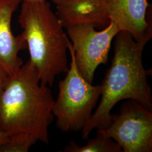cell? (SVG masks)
<instances>
[{
  "mask_svg": "<svg viewBox=\"0 0 152 152\" xmlns=\"http://www.w3.org/2000/svg\"><path fill=\"white\" fill-rule=\"evenodd\" d=\"M54 102L51 90L41 83L28 60L9 76L0 92V130L10 140L48 144Z\"/></svg>",
  "mask_w": 152,
  "mask_h": 152,
  "instance_id": "cell-1",
  "label": "cell"
},
{
  "mask_svg": "<svg viewBox=\"0 0 152 152\" xmlns=\"http://www.w3.org/2000/svg\"><path fill=\"white\" fill-rule=\"evenodd\" d=\"M146 44L137 42L126 31H120L115 35L112 64L100 85L101 101L81 131L83 139H88L94 129H105L112 109L121 100H134L152 110V91L147 80L151 73L144 68L142 58Z\"/></svg>",
  "mask_w": 152,
  "mask_h": 152,
  "instance_id": "cell-2",
  "label": "cell"
},
{
  "mask_svg": "<svg viewBox=\"0 0 152 152\" xmlns=\"http://www.w3.org/2000/svg\"><path fill=\"white\" fill-rule=\"evenodd\" d=\"M18 23L29 50V61L41 83L52 87L56 77L66 73L69 38L47 1L23 2Z\"/></svg>",
  "mask_w": 152,
  "mask_h": 152,
  "instance_id": "cell-3",
  "label": "cell"
},
{
  "mask_svg": "<svg viewBox=\"0 0 152 152\" xmlns=\"http://www.w3.org/2000/svg\"><path fill=\"white\" fill-rule=\"evenodd\" d=\"M68 50L71 61L65 78L58 84L59 94L53 113L56 126L63 132L82 131L92 116L93 109L101 96V85H92L78 71L71 42Z\"/></svg>",
  "mask_w": 152,
  "mask_h": 152,
  "instance_id": "cell-4",
  "label": "cell"
},
{
  "mask_svg": "<svg viewBox=\"0 0 152 152\" xmlns=\"http://www.w3.org/2000/svg\"><path fill=\"white\" fill-rule=\"evenodd\" d=\"M98 130L118 143L123 152H152V110L135 100L124 102L120 113L112 114L108 126Z\"/></svg>",
  "mask_w": 152,
  "mask_h": 152,
  "instance_id": "cell-5",
  "label": "cell"
},
{
  "mask_svg": "<svg viewBox=\"0 0 152 152\" xmlns=\"http://www.w3.org/2000/svg\"><path fill=\"white\" fill-rule=\"evenodd\" d=\"M65 29L72 41L77 69L92 83L98 66L107 63L112 42L120 30L112 22L100 31L91 23L78 24Z\"/></svg>",
  "mask_w": 152,
  "mask_h": 152,
  "instance_id": "cell-6",
  "label": "cell"
},
{
  "mask_svg": "<svg viewBox=\"0 0 152 152\" xmlns=\"http://www.w3.org/2000/svg\"><path fill=\"white\" fill-rule=\"evenodd\" d=\"M109 18L120 31L136 41L147 42L152 37V8L147 0H104Z\"/></svg>",
  "mask_w": 152,
  "mask_h": 152,
  "instance_id": "cell-7",
  "label": "cell"
},
{
  "mask_svg": "<svg viewBox=\"0 0 152 152\" xmlns=\"http://www.w3.org/2000/svg\"><path fill=\"white\" fill-rule=\"evenodd\" d=\"M20 2L19 0H0V68L9 76L14 75L23 64L19 53L27 49L22 34L15 36L11 31L12 16Z\"/></svg>",
  "mask_w": 152,
  "mask_h": 152,
  "instance_id": "cell-8",
  "label": "cell"
},
{
  "mask_svg": "<svg viewBox=\"0 0 152 152\" xmlns=\"http://www.w3.org/2000/svg\"><path fill=\"white\" fill-rule=\"evenodd\" d=\"M56 14L63 28L78 24L91 23L105 28L110 20L104 0H53Z\"/></svg>",
  "mask_w": 152,
  "mask_h": 152,
  "instance_id": "cell-9",
  "label": "cell"
},
{
  "mask_svg": "<svg viewBox=\"0 0 152 152\" xmlns=\"http://www.w3.org/2000/svg\"><path fill=\"white\" fill-rule=\"evenodd\" d=\"M95 137L88 140L87 144L80 147L74 141L64 148V152H122L118 143L101 131H97Z\"/></svg>",
  "mask_w": 152,
  "mask_h": 152,
  "instance_id": "cell-10",
  "label": "cell"
},
{
  "mask_svg": "<svg viewBox=\"0 0 152 152\" xmlns=\"http://www.w3.org/2000/svg\"><path fill=\"white\" fill-rule=\"evenodd\" d=\"M31 147L28 143L9 140L0 145V152H27Z\"/></svg>",
  "mask_w": 152,
  "mask_h": 152,
  "instance_id": "cell-11",
  "label": "cell"
},
{
  "mask_svg": "<svg viewBox=\"0 0 152 152\" xmlns=\"http://www.w3.org/2000/svg\"><path fill=\"white\" fill-rule=\"evenodd\" d=\"M8 77L9 75L6 73L5 71L0 68V92L4 86Z\"/></svg>",
  "mask_w": 152,
  "mask_h": 152,
  "instance_id": "cell-12",
  "label": "cell"
},
{
  "mask_svg": "<svg viewBox=\"0 0 152 152\" xmlns=\"http://www.w3.org/2000/svg\"><path fill=\"white\" fill-rule=\"evenodd\" d=\"M9 140L10 139L7 136V135L3 131L0 130V145L6 142L9 141Z\"/></svg>",
  "mask_w": 152,
  "mask_h": 152,
  "instance_id": "cell-13",
  "label": "cell"
},
{
  "mask_svg": "<svg viewBox=\"0 0 152 152\" xmlns=\"http://www.w3.org/2000/svg\"><path fill=\"white\" fill-rule=\"evenodd\" d=\"M19 1L22 2H38V1H44L46 0H19Z\"/></svg>",
  "mask_w": 152,
  "mask_h": 152,
  "instance_id": "cell-14",
  "label": "cell"
}]
</instances>
